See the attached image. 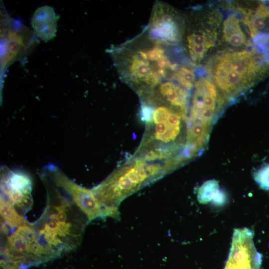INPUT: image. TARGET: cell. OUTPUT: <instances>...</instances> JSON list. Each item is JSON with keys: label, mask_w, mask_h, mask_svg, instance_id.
Segmentation results:
<instances>
[{"label": "cell", "mask_w": 269, "mask_h": 269, "mask_svg": "<svg viewBox=\"0 0 269 269\" xmlns=\"http://www.w3.org/2000/svg\"><path fill=\"white\" fill-rule=\"evenodd\" d=\"M195 79L193 70L184 66H179L173 77V80L188 91L195 86Z\"/></svg>", "instance_id": "obj_16"}, {"label": "cell", "mask_w": 269, "mask_h": 269, "mask_svg": "<svg viewBox=\"0 0 269 269\" xmlns=\"http://www.w3.org/2000/svg\"><path fill=\"white\" fill-rule=\"evenodd\" d=\"M214 82L203 78L196 82L187 125L211 130L225 102Z\"/></svg>", "instance_id": "obj_6"}, {"label": "cell", "mask_w": 269, "mask_h": 269, "mask_svg": "<svg viewBox=\"0 0 269 269\" xmlns=\"http://www.w3.org/2000/svg\"><path fill=\"white\" fill-rule=\"evenodd\" d=\"M31 187V179L25 173L6 166L1 168L0 198L9 203L21 215L32 207Z\"/></svg>", "instance_id": "obj_8"}, {"label": "cell", "mask_w": 269, "mask_h": 269, "mask_svg": "<svg viewBox=\"0 0 269 269\" xmlns=\"http://www.w3.org/2000/svg\"><path fill=\"white\" fill-rule=\"evenodd\" d=\"M44 185L46 206L33 223L40 251L46 262L77 248L89 221L62 189L52 181L45 182Z\"/></svg>", "instance_id": "obj_1"}, {"label": "cell", "mask_w": 269, "mask_h": 269, "mask_svg": "<svg viewBox=\"0 0 269 269\" xmlns=\"http://www.w3.org/2000/svg\"><path fill=\"white\" fill-rule=\"evenodd\" d=\"M262 256L256 250L253 233L248 228L236 229L224 269H260Z\"/></svg>", "instance_id": "obj_10"}, {"label": "cell", "mask_w": 269, "mask_h": 269, "mask_svg": "<svg viewBox=\"0 0 269 269\" xmlns=\"http://www.w3.org/2000/svg\"><path fill=\"white\" fill-rule=\"evenodd\" d=\"M254 178L262 188L269 190V164L257 171Z\"/></svg>", "instance_id": "obj_17"}, {"label": "cell", "mask_w": 269, "mask_h": 269, "mask_svg": "<svg viewBox=\"0 0 269 269\" xmlns=\"http://www.w3.org/2000/svg\"><path fill=\"white\" fill-rule=\"evenodd\" d=\"M217 34L215 30H193L186 36V46L191 60L200 63L207 51L215 45Z\"/></svg>", "instance_id": "obj_13"}, {"label": "cell", "mask_w": 269, "mask_h": 269, "mask_svg": "<svg viewBox=\"0 0 269 269\" xmlns=\"http://www.w3.org/2000/svg\"><path fill=\"white\" fill-rule=\"evenodd\" d=\"M197 197L202 203L212 201L214 202L222 203L224 194L220 190L218 183L215 180H210L204 183L199 189Z\"/></svg>", "instance_id": "obj_15"}, {"label": "cell", "mask_w": 269, "mask_h": 269, "mask_svg": "<svg viewBox=\"0 0 269 269\" xmlns=\"http://www.w3.org/2000/svg\"><path fill=\"white\" fill-rule=\"evenodd\" d=\"M152 108L151 121L135 153L150 161L178 157L186 141L188 118L152 96L141 100Z\"/></svg>", "instance_id": "obj_3"}, {"label": "cell", "mask_w": 269, "mask_h": 269, "mask_svg": "<svg viewBox=\"0 0 269 269\" xmlns=\"http://www.w3.org/2000/svg\"><path fill=\"white\" fill-rule=\"evenodd\" d=\"M59 15L49 5L38 7L31 18V24L36 35L44 42L53 39L57 31Z\"/></svg>", "instance_id": "obj_12"}, {"label": "cell", "mask_w": 269, "mask_h": 269, "mask_svg": "<svg viewBox=\"0 0 269 269\" xmlns=\"http://www.w3.org/2000/svg\"><path fill=\"white\" fill-rule=\"evenodd\" d=\"M264 56L254 50L222 53L209 66L216 85L227 100L235 99L266 73Z\"/></svg>", "instance_id": "obj_5"}, {"label": "cell", "mask_w": 269, "mask_h": 269, "mask_svg": "<svg viewBox=\"0 0 269 269\" xmlns=\"http://www.w3.org/2000/svg\"><path fill=\"white\" fill-rule=\"evenodd\" d=\"M223 25V38L230 45L239 47L246 44V35L236 14H230L224 20Z\"/></svg>", "instance_id": "obj_14"}, {"label": "cell", "mask_w": 269, "mask_h": 269, "mask_svg": "<svg viewBox=\"0 0 269 269\" xmlns=\"http://www.w3.org/2000/svg\"><path fill=\"white\" fill-rule=\"evenodd\" d=\"M42 171L70 197L85 214L89 222L97 218L108 217L107 212L96 200L92 189L79 186L54 165H47Z\"/></svg>", "instance_id": "obj_7"}, {"label": "cell", "mask_w": 269, "mask_h": 269, "mask_svg": "<svg viewBox=\"0 0 269 269\" xmlns=\"http://www.w3.org/2000/svg\"><path fill=\"white\" fill-rule=\"evenodd\" d=\"M164 176L161 163L131 156L92 191L109 217L119 220V206L126 198Z\"/></svg>", "instance_id": "obj_4"}, {"label": "cell", "mask_w": 269, "mask_h": 269, "mask_svg": "<svg viewBox=\"0 0 269 269\" xmlns=\"http://www.w3.org/2000/svg\"><path fill=\"white\" fill-rule=\"evenodd\" d=\"M153 39L168 45L177 44L182 30L175 11L163 2H156L145 29Z\"/></svg>", "instance_id": "obj_9"}, {"label": "cell", "mask_w": 269, "mask_h": 269, "mask_svg": "<svg viewBox=\"0 0 269 269\" xmlns=\"http://www.w3.org/2000/svg\"><path fill=\"white\" fill-rule=\"evenodd\" d=\"M173 81V80H164L148 92L188 118L190 94L188 90Z\"/></svg>", "instance_id": "obj_11"}, {"label": "cell", "mask_w": 269, "mask_h": 269, "mask_svg": "<svg viewBox=\"0 0 269 269\" xmlns=\"http://www.w3.org/2000/svg\"><path fill=\"white\" fill-rule=\"evenodd\" d=\"M167 46L152 38L144 30L109 50L120 77L138 95L151 91L164 80L171 79L178 68L170 60Z\"/></svg>", "instance_id": "obj_2"}]
</instances>
